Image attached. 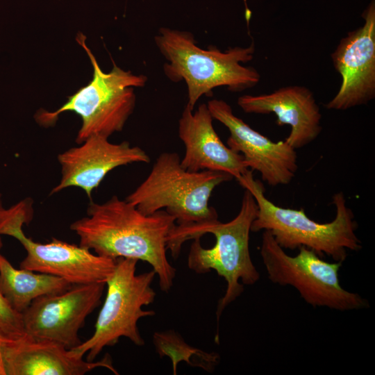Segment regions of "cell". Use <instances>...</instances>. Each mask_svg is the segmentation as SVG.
<instances>
[{"label": "cell", "instance_id": "obj_8", "mask_svg": "<svg viewBox=\"0 0 375 375\" xmlns=\"http://www.w3.org/2000/svg\"><path fill=\"white\" fill-rule=\"evenodd\" d=\"M299 249L296 256L288 255L268 231H263L260 254L271 282L294 288L313 307L348 311L369 306L366 299L341 286L338 274L342 262H328L311 249Z\"/></svg>", "mask_w": 375, "mask_h": 375}, {"label": "cell", "instance_id": "obj_9", "mask_svg": "<svg viewBox=\"0 0 375 375\" xmlns=\"http://www.w3.org/2000/svg\"><path fill=\"white\" fill-rule=\"evenodd\" d=\"M31 199H24L0 211V235L17 239L26 251L20 268L53 275L72 285L106 283L113 272L117 259L94 254L80 245L56 238L42 244L26 237L22 230L33 217Z\"/></svg>", "mask_w": 375, "mask_h": 375}, {"label": "cell", "instance_id": "obj_14", "mask_svg": "<svg viewBox=\"0 0 375 375\" xmlns=\"http://www.w3.org/2000/svg\"><path fill=\"white\" fill-rule=\"evenodd\" d=\"M193 110L186 105L178 122V135L185 148L181 166L191 172H225L235 179L244 174L249 169L242 156L219 138L207 104Z\"/></svg>", "mask_w": 375, "mask_h": 375}, {"label": "cell", "instance_id": "obj_17", "mask_svg": "<svg viewBox=\"0 0 375 375\" xmlns=\"http://www.w3.org/2000/svg\"><path fill=\"white\" fill-rule=\"evenodd\" d=\"M64 278L31 270L15 268L0 253V292L10 306L22 313L36 299L69 289Z\"/></svg>", "mask_w": 375, "mask_h": 375}, {"label": "cell", "instance_id": "obj_10", "mask_svg": "<svg viewBox=\"0 0 375 375\" xmlns=\"http://www.w3.org/2000/svg\"><path fill=\"white\" fill-rule=\"evenodd\" d=\"M106 283L72 285L65 291L35 299L22 313L26 337L58 343L67 349L82 342L78 331L100 304Z\"/></svg>", "mask_w": 375, "mask_h": 375}, {"label": "cell", "instance_id": "obj_12", "mask_svg": "<svg viewBox=\"0 0 375 375\" xmlns=\"http://www.w3.org/2000/svg\"><path fill=\"white\" fill-rule=\"evenodd\" d=\"M207 106L212 118L228 129L227 146L242 156L249 169L258 172L272 186L291 182L298 169L296 149L285 140L273 142L253 129L224 100L212 99Z\"/></svg>", "mask_w": 375, "mask_h": 375}, {"label": "cell", "instance_id": "obj_19", "mask_svg": "<svg viewBox=\"0 0 375 375\" xmlns=\"http://www.w3.org/2000/svg\"><path fill=\"white\" fill-rule=\"evenodd\" d=\"M3 246L0 235V249ZM0 334L6 340H17L26 337L22 315L15 311L0 292Z\"/></svg>", "mask_w": 375, "mask_h": 375}, {"label": "cell", "instance_id": "obj_3", "mask_svg": "<svg viewBox=\"0 0 375 375\" xmlns=\"http://www.w3.org/2000/svg\"><path fill=\"white\" fill-rule=\"evenodd\" d=\"M236 180L251 193L258 206L251 232L268 231L284 249L305 247L320 257H331L335 262H343L348 250L357 251L362 249L361 241L356 233L358 224L354 214L347 206L342 192L333 197L336 209L335 219L319 223L309 218L303 208H285L272 202L265 194L263 183L254 178L252 170L248 169Z\"/></svg>", "mask_w": 375, "mask_h": 375}, {"label": "cell", "instance_id": "obj_16", "mask_svg": "<svg viewBox=\"0 0 375 375\" xmlns=\"http://www.w3.org/2000/svg\"><path fill=\"white\" fill-rule=\"evenodd\" d=\"M3 358L6 375H83L97 367L119 374L108 354L99 361L85 360L58 343L26 337L5 341Z\"/></svg>", "mask_w": 375, "mask_h": 375}, {"label": "cell", "instance_id": "obj_5", "mask_svg": "<svg viewBox=\"0 0 375 375\" xmlns=\"http://www.w3.org/2000/svg\"><path fill=\"white\" fill-rule=\"evenodd\" d=\"M233 178L222 172L188 171L181 166L177 153L164 152L125 200L144 215L165 210L175 217L177 225L200 223L218 219L209 199L216 187Z\"/></svg>", "mask_w": 375, "mask_h": 375}, {"label": "cell", "instance_id": "obj_13", "mask_svg": "<svg viewBox=\"0 0 375 375\" xmlns=\"http://www.w3.org/2000/svg\"><path fill=\"white\" fill-rule=\"evenodd\" d=\"M58 161L61 178L50 194L76 187L81 188L92 201V192L110 172L131 163H148L150 158L142 148L131 146L128 142L112 143L108 138L94 135L79 146L59 153Z\"/></svg>", "mask_w": 375, "mask_h": 375}, {"label": "cell", "instance_id": "obj_4", "mask_svg": "<svg viewBox=\"0 0 375 375\" xmlns=\"http://www.w3.org/2000/svg\"><path fill=\"white\" fill-rule=\"evenodd\" d=\"M155 43L166 59L163 70L172 81H184L188 90L187 106L194 110L203 95L214 88L226 86L231 92H241L256 86L260 75L253 67L243 66L253 58L254 44L235 47L222 51L216 47L203 49L196 44L189 31L161 28Z\"/></svg>", "mask_w": 375, "mask_h": 375}, {"label": "cell", "instance_id": "obj_21", "mask_svg": "<svg viewBox=\"0 0 375 375\" xmlns=\"http://www.w3.org/2000/svg\"><path fill=\"white\" fill-rule=\"evenodd\" d=\"M3 207L2 206V202H1V195L0 194V211L1 209H3Z\"/></svg>", "mask_w": 375, "mask_h": 375}, {"label": "cell", "instance_id": "obj_20", "mask_svg": "<svg viewBox=\"0 0 375 375\" xmlns=\"http://www.w3.org/2000/svg\"><path fill=\"white\" fill-rule=\"evenodd\" d=\"M5 341L7 340L0 334V375H6L3 358V345Z\"/></svg>", "mask_w": 375, "mask_h": 375}, {"label": "cell", "instance_id": "obj_11", "mask_svg": "<svg viewBox=\"0 0 375 375\" xmlns=\"http://www.w3.org/2000/svg\"><path fill=\"white\" fill-rule=\"evenodd\" d=\"M364 24L342 38L331 54L333 65L341 75L339 91L325 107L345 110L366 104L375 97V3L362 15Z\"/></svg>", "mask_w": 375, "mask_h": 375}, {"label": "cell", "instance_id": "obj_15", "mask_svg": "<svg viewBox=\"0 0 375 375\" xmlns=\"http://www.w3.org/2000/svg\"><path fill=\"white\" fill-rule=\"evenodd\" d=\"M238 105L247 113L274 114L279 126L291 131L285 141L298 149L315 140L322 130V114L312 92L300 85H288L261 95H242Z\"/></svg>", "mask_w": 375, "mask_h": 375}, {"label": "cell", "instance_id": "obj_1", "mask_svg": "<svg viewBox=\"0 0 375 375\" xmlns=\"http://www.w3.org/2000/svg\"><path fill=\"white\" fill-rule=\"evenodd\" d=\"M175 226V217L165 210L144 215L113 196L101 203L91 201L87 216L69 228L78 236L80 246L97 255L148 262L158 277L161 290L168 292L176 270L167 257V243Z\"/></svg>", "mask_w": 375, "mask_h": 375}, {"label": "cell", "instance_id": "obj_7", "mask_svg": "<svg viewBox=\"0 0 375 375\" xmlns=\"http://www.w3.org/2000/svg\"><path fill=\"white\" fill-rule=\"evenodd\" d=\"M138 260L118 258L112 274L106 282V296L97 317L93 335L70 349L76 356L93 361L106 347L116 344L125 337L137 346L145 342L138 329L140 319L155 315L152 310L142 309L152 303L156 292L151 287L156 275L151 271L136 274Z\"/></svg>", "mask_w": 375, "mask_h": 375}, {"label": "cell", "instance_id": "obj_6", "mask_svg": "<svg viewBox=\"0 0 375 375\" xmlns=\"http://www.w3.org/2000/svg\"><path fill=\"white\" fill-rule=\"evenodd\" d=\"M76 40L85 50L92 65V81L69 97L58 110H39L35 119L40 125L49 126L56 123L61 113L76 112L82 121L76 138V142L79 144L91 135L108 138L122 131L135 106L133 88L144 87L147 77L125 71L115 63L110 72H103L85 44V37L81 33Z\"/></svg>", "mask_w": 375, "mask_h": 375}, {"label": "cell", "instance_id": "obj_2", "mask_svg": "<svg viewBox=\"0 0 375 375\" xmlns=\"http://www.w3.org/2000/svg\"><path fill=\"white\" fill-rule=\"evenodd\" d=\"M257 211L254 197L244 189L240 211L232 220L176 224L169 235L167 248L174 258L178 256L185 241L194 240L188 256V267L197 274L215 270L225 279L226 292L216 311L217 324L224 310L244 292V285H254L260 278L249 250L251 226Z\"/></svg>", "mask_w": 375, "mask_h": 375}, {"label": "cell", "instance_id": "obj_18", "mask_svg": "<svg viewBox=\"0 0 375 375\" xmlns=\"http://www.w3.org/2000/svg\"><path fill=\"white\" fill-rule=\"evenodd\" d=\"M153 343L160 357H168L172 363L173 374H177V366L185 362L192 367L212 372L220 362L215 352H207L186 343L180 334L172 329L155 332Z\"/></svg>", "mask_w": 375, "mask_h": 375}]
</instances>
